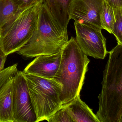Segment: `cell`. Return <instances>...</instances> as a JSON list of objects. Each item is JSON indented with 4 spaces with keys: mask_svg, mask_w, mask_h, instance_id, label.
<instances>
[{
    "mask_svg": "<svg viewBox=\"0 0 122 122\" xmlns=\"http://www.w3.org/2000/svg\"><path fill=\"white\" fill-rule=\"evenodd\" d=\"M109 53L96 115L100 122H119L122 117V45L117 43Z\"/></svg>",
    "mask_w": 122,
    "mask_h": 122,
    "instance_id": "6da1fadb",
    "label": "cell"
},
{
    "mask_svg": "<svg viewBox=\"0 0 122 122\" xmlns=\"http://www.w3.org/2000/svg\"><path fill=\"white\" fill-rule=\"evenodd\" d=\"M90 62L72 37L62 51L60 66L54 79L62 85V104L80 95Z\"/></svg>",
    "mask_w": 122,
    "mask_h": 122,
    "instance_id": "7a4b0ae2",
    "label": "cell"
},
{
    "mask_svg": "<svg viewBox=\"0 0 122 122\" xmlns=\"http://www.w3.org/2000/svg\"><path fill=\"white\" fill-rule=\"evenodd\" d=\"M69 40L67 32L59 26L43 3L35 31L28 43L17 53L27 58L56 53L62 51Z\"/></svg>",
    "mask_w": 122,
    "mask_h": 122,
    "instance_id": "3957f363",
    "label": "cell"
},
{
    "mask_svg": "<svg viewBox=\"0 0 122 122\" xmlns=\"http://www.w3.org/2000/svg\"><path fill=\"white\" fill-rule=\"evenodd\" d=\"M22 73L27 82L36 122L47 120L62 107V85L54 79Z\"/></svg>",
    "mask_w": 122,
    "mask_h": 122,
    "instance_id": "277c9868",
    "label": "cell"
},
{
    "mask_svg": "<svg viewBox=\"0 0 122 122\" xmlns=\"http://www.w3.org/2000/svg\"><path fill=\"white\" fill-rule=\"evenodd\" d=\"M43 4L21 13L0 36V48L6 55L18 51L30 40L37 27Z\"/></svg>",
    "mask_w": 122,
    "mask_h": 122,
    "instance_id": "5b68a950",
    "label": "cell"
},
{
    "mask_svg": "<svg viewBox=\"0 0 122 122\" xmlns=\"http://www.w3.org/2000/svg\"><path fill=\"white\" fill-rule=\"evenodd\" d=\"M74 26L76 41L83 53L95 58L104 59L109 52L102 29L76 22Z\"/></svg>",
    "mask_w": 122,
    "mask_h": 122,
    "instance_id": "8992f818",
    "label": "cell"
},
{
    "mask_svg": "<svg viewBox=\"0 0 122 122\" xmlns=\"http://www.w3.org/2000/svg\"><path fill=\"white\" fill-rule=\"evenodd\" d=\"M13 106L14 122H36L27 82L21 71L13 78Z\"/></svg>",
    "mask_w": 122,
    "mask_h": 122,
    "instance_id": "52a82bcc",
    "label": "cell"
},
{
    "mask_svg": "<svg viewBox=\"0 0 122 122\" xmlns=\"http://www.w3.org/2000/svg\"><path fill=\"white\" fill-rule=\"evenodd\" d=\"M104 2V0H72L69 9L70 19L102 29L100 16Z\"/></svg>",
    "mask_w": 122,
    "mask_h": 122,
    "instance_id": "ba28073f",
    "label": "cell"
},
{
    "mask_svg": "<svg viewBox=\"0 0 122 122\" xmlns=\"http://www.w3.org/2000/svg\"><path fill=\"white\" fill-rule=\"evenodd\" d=\"M62 51L56 53L39 55L29 63L23 72L46 79H54L61 64Z\"/></svg>",
    "mask_w": 122,
    "mask_h": 122,
    "instance_id": "9c48e42d",
    "label": "cell"
},
{
    "mask_svg": "<svg viewBox=\"0 0 122 122\" xmlns=\"http://www.w3.org/2000/svg\"><path fill=\"white\" fill-rule=\"evenodd\" d=\"M63 106L72 122H100L92 110L81 100L80 95Z\"/></svg>",
    "mask_w": 122,
    "mask_h": 122,
    "instance_id": "30bf717a",
    "label": "cell"
},
{
    "mask_svg": "<svg viewBox=\"0 0 122 122\" xmlns=\"http://www.w3.org/2000/svg\"><path fill=\"white\" fill-rule=\"evenodd\" d=\"M72 0H44V3L61 28L67 32L70 19L69 9Z\"/></svg>",
    "mask_w": 122,
    "mask_h": 122,
    "instance_id": "8fae6325",
    "label": "cell"
},
{
    "mask_svg": "<svg viewBox=\"0 0 122 122\" xmlns=\"http://www.w3.org/2000/svg\"><path fill=\"white\" fill-rule=\"evenodd\" d=\"M13 78L0 90V122H14Z\"/></svg>",
    "mask_w": 122,
    "mask_h": 122,
    "instance_id": "7c38bea8",
    "label": "cell"
},
{
    "mask_svg": "<svg viewBox=\"0 0 122 122\" xmlns=\"http://www.w3.org/2000/svg\"><path fill=\"white\" fill-rule=\"evenodd\" d=\"M21 13L12 0H0V36Z\"/></svg>",
    "mask_w": 122,
    "mask_h": 122,
    "instance_id": "4fadbf2b",
    "label": "cell"
},
{
    "mask_svg": "<svg viewBox=\"0 0 122 122\" xmlns=\"http://www.w3.org/2000/svg\"><path fill=\"white\" fill-rule=\"evenodd\" d=\"M100 19L102 29L112 34L115 23L114 8L105 1L101 11Z\"/></svg>",
    "mask_w": 122,
    "mask_h": 122,
    "instance_id": "5bb4252c",
    "label": "cell"
},
{
    "mask_svg": "<svg viewBox=\"0 0 122 122\" xmlns=\"http://www.w3.org/2000/svg\"><path fill=\"white\" fill-rule=\"evenodd\" d=\"M115 18L112 34L115 36L117 43L122 45V9H114Z\"/></svg>",
    "mask_w": 122,
    "mask_h": 122,
    "instance_id": "9a60e30c",
    "label": "cell"
},
{
    "mask_svg": "<svg viewBox=\"0 0 122 122\" xmlns=\"http://www.w3.org/2000/svg\"><path fill=\"white\" fill-rule=\"evenodd\" d=\"M17 66L18 64H15L0 71V90L18 72Z\"/></svg>",
    "mask_w": 122,
    "mask_h": 122,
    "instance_id": "2e32d148",
    "label": "cell"
},
{
    "mask_svg": "<svg viewBox=\"0 0 122 122\" xmlns=\"http://www.w3.org/2000/svg\"><path fill=\"white\" fill-rule=\"evenodd\" d=\"M46 121L49 122H72L63 105L61 108L49 117Z\"/></svg>",
    "mask_w": 122,
    "mask_h": 122,
    "instance_id": "e0dca14e",
    "label": "cell"
},
{
    "mask_svg": "<svg viewBox=\"0 0 122 122\" xmlns=\"http://www.w3.org/2000/svg\"><path fill=\"white\" fill-rule=\"evenodd\" d=\"M44 0H12L23 13L26 10L32 8L39 4L43 3Z\"/></svg>",
    "mask_w": 122,
    "mask_h": 122,
    "instance_id": "ac0fdd59",
    "label": "cell"
},
{
    "mask_svg": "<svg viewBox=\"0 0 122 122\" xmlns=\"http://www.w3.org/2000/svg\"><path fill=\"white\" fill-rule=\"evenodd\" d=\"M114 9H122V0H104Z\"/></svg>",
    "mask_w": 122,
    "mask_h": 122,
    "instance_id": "d6986e66",
    "label": "cell"
},
{
    "mask_svg": "<svg viewBox=\"0 0 122 122\" xmlns=\"http://www.w3.org/2000/svg\"><path fill=\"white\" fill-rule=\"evenodd\" d=\"M7 56L0 48V71L4 69Z\"/></svg>",
    "mask_w": 122,
    "mask_h": 122,
    "instance_id": "ffe728a7",
    "label": "cell"
},
{
    "mask_svg": "<svg viewBox=\"0 0 122 122\" xmlns=\"http://www.w3.org/2000/svg\"><path fill=\"white\" fill-rule=\"evenodd\" d=\"M119 122H122V117H121V119H120V120Z\"/></svg>",
    "mask_w": 122,
    "mask_h": 122,
    "instance_id": "44dd1931",
    "label": "cell"
}]
</instances>
